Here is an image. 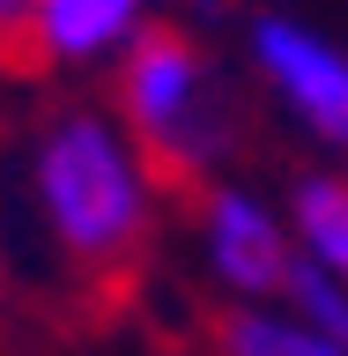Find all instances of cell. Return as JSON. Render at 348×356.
<instances>
[{
  "label": "cell",
  "instance_id": "8992f818",
  "mask_svg": "<svg viewBox=\"0 0 348 356\" xmlns=\"http://www.w3.org/2000/svg\"><path fill=\"white\" fill-rule=\"evenodd\" d=\"M215 349L222 356H348L341 334L326 327H311V319H297V312H267V305H238L230 319H222L215 334Z\"/></svg>",
  "mask_w": 348,
  "mask_h": 356
},
{
  "label": "cell",
  "instance_id": "9c48e42d",
  "mask_svg": "<svg viewBox=\"0 0 348 356\" xmlns=\"http://www.w3.org/2000/svg\"><path fill=\"white\" fill-rule=\"evenodd\" d=\"M185 8H193V15H215V8H222V0H185Z\"/></svg>",
  "mask_w": 348,
  "mask_h": 356
},
{
  "label": "cell",
  "instance_id": "ba28073f",
  "mask_svg": "<svg viewBox=\"0 0 348 356\" xmlns=\"http://www.w3.org/2000/svg\"><path fill=\"white\" fill-rule=\"evenodd\" d=\"M30 8H38V0H0V60H22V44H30Z\"/></svg>",
  "mask_w": 348,
  "mask_h": 356
},
{
  "label": "cell",
  "instance_id": "7a4b0ae2",
  "mask_svg": "<svg viewBox=\"0 0 348 356\" xmlns=\"http://www.w3.org/2000/svg\"><path fill=\"white\" fill-rule=\"evenodd\" d=\"M119 111L149 171L171 186H215L238 149V104L185 30H141L119 52Z\"/></svg>",
  "mask_w": 348,
  "mask_h": 356
},
{
  "label": "cell",
  "instance_id": "6da1fadb",
  "mask_svg": "<svg viewBox=\"0 0 348 356\" xmlns=\"http://www.w3.org/2000/svg\"><path fill=\"white\" fill-rule=\"evenodd\" d=\"M30 186H38V216L67 252V267L119 282L141 260V238L156 216V171L126 134V119H104L82 104L52 111L30 156Z\"/></svg>",
  "mask_w": 348,
  "mask_h": 356
},
{
  "label": "cell",
  "instance_id": "5b68a950",
  "mask_svg": "<svg viewBox=\"0 0 348 356\" xmlns=\"http://www.w3.org/2000/svg\"><path fill=\"white\" fill-rule=\"evenodd\" d=\"M149 30V0H38L30 8V44L22 60H52V67H89L126 52Z\"/></svg>",
  "mask_w": 348,
  "mask_h": 356
},
{
  "label": "cell",
  "instance_id": "3957f363",
  "mask_svg": "<svg viewBox=\"0 0 348 356\" xmlns=\"http://www.w3.org/2000/svg\"><path fill=\"white\" fill-rule=\"evenodd\" d=\"M245 52H252V74L267 82V97L311 141L348 156V52L341 44L304 30V22H289V15H260L245 30Z\"/></svg>",
  "mask_w": 348,
  "mask_h": 356
},
{
  "label": "cell",
  "instance_id": "277c9868",
  "mask_svg": "<svg viewBox=\"0 0 348 356\" xmlns=\"http://www.w3.org/2000/svg\"><path fill=\"white\" fill-rule=\"evenodd\" d=\"M200 252H208V275H215L230 297L282 305L289 267H297V230H289L260 193L215 178V186L200 193Z\"/></svg>",
  "mask_w": 348,
  "mask_h": 356
},
{
  "label": "cell",
  "instance_id": "52a82bcc",
  "mask_svg": "<svg viewBox=\"0 0 348 356\" xmlns=\"http://www.w3.org/2000/svg\"><path fill=\"white\" fill-rule=\"evenodd\" d=\"M289 230H297L304 260L348 275V171H311L289 193Z\"/></svg>",
  "mask_w": 348,
  "mask_h": 356
}]
</instances>
